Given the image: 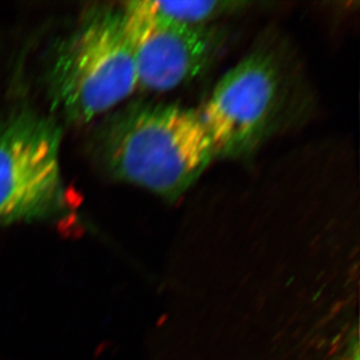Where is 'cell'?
<instances>
[{"mask_svg":"<svg viewBox=\"0 0 360 360\" xmlns=\"http://www.w3.org/2000/svg\"><path fill=\"white\" fill-rule=\"evenodd\" d=\"M61 129L22 110L0 124V224L51 217L62 210Z\"/></svg>","mask_w":360,"mask_h":360,"instance_id":"3957f363","label":"cell"},{"mask_svg":"<svg viewBox=\"0 0 360 360\" xmlns=\"http://www.w3.org/2000/svg\"><path fill=\"white\" fill-rule=\"evenodd\" d=\"M51 105L84 124L116 108L138 88L122 8L99 6L55 49L47 74Z\"/></svg>","mask_w":360,"mask_h":360,"instance_id":"7a4b0ae2","label":"cell"},{"mask_svg":"<svg viewBox=\"0 0 360 360\" xmlns=\"http://www.w3.org/2000/svg\"><path fill=\"white\" fill-rule=\"evenodd\" d=\"M342 309V302H338L333 306V315L340 313V310Z\"/></svg>","mask_w":360,"mask_h":360,"instance_id":"9c48e42d","label":"cell"},{"mask_svg":"<svg viewBox=\"0 0 360 360\" xmlns=\"http://www.w3.org/2000/svg\"><path fill=\"white\" fill-rule=\"evenodd\" d=\"M340 335L338 338H337L336 340H335V343L333 344V347H331V349H330L329 354L331 356V354H336L337 351H338V349H340Z\"/></svg>","mask_w":360,"mask_h":360,"instance_id":"52a82bcc","label":"cell"},{"mask_svg":"<svg viewBox=\"0 0 360 360\" xmlns=\"http://www.w3.org/2000/svg\"><path fill=\"white\" fill-rule=\"evenodd\" d=\"M168 321V315L167 314H165V315H162V316L159 319V320L157 321V326L158 328H161V326H163V324Z\"/></svg>","mask_w":360,"mask_h":360,"instance_id":"ba28073f","label":"cell"},{"mask_svg":"<svg viewBox=\"0 0 360 360\" xmlns=\"http://www.w3.org/2000/svg\"><path fill=\"white\" fill-rule=\"evenodd\" d=\"M96 157L117 180L175 200L214 159L198 111L132 103L110 115L94 138Z\"/></svg>","mask_w":360,"mask_h":360,"instance_id":"6da1fadb","label":"cell"},{"mask_svg":"<svg viewBox=\"0 0 360 360\" xmlns=\"http://www.w3.org/2000/svg\"><path fill=\"white\" fill-rule=\"evenodd\" d=\"M138 86L169 91L194 81L211 65L218 37L207 26H188L147 13L133 1L122 7Z\"/></svg>","mask_w":360,"mask_h":360,"instance_id":"5b68a950","label":"cell"},{"mask_svg":"<svg viewBox=\"0 0 360 360\" xmlns=\"http://www.w3.org/2000/svg\"><path fill=\"white\" fill-rule=\"evenodd\" d=\"M285 94V74L269 51H255L230 69L198 112L214 158H238L257 148L272 129Z\"/></svg>","mask_w":360,"mask_h":360,"instance_id":"277c9868","label":"cell"},{"mask_svg":"<svg viewBox=\"0 0 360 360\" xmlns=\"http://www.w3.org/2000/svg\"><path fill=\"white\" fill-rule=\"evenodd\" d=\"M340 360H354V358L349 357V356H345V357L342 358Z\"/></svg>","mask_w":360,"mask_h":360,"instance_id":"30bf717a","label":"cell"},{"mask_svg":"<svg viewBox=\"0 0 360 360\" xmlns=\"http://www.w3.org/2000/svg\"><path fill=\"white\" fill-rule=\"evenodd\" d=\"M136 7L147 13L188 26H207V22L217 18L248 6L241 1H155L136 0Z\"/></svg>","mask_w":360,"mask_h":360,"instance_id":"8992f818","label":"cell"}]
</instances>
